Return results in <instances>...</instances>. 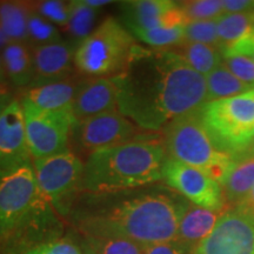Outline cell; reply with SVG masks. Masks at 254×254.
I'll list each match as a JSON object with an SVG mask.
<instances>
[{
	"instance_id": "cell-28",
	"label": "cell",
	"mask_w": 254,
	"mask_h": 254,
	"mask_svg": "<svg viewBox=\"0 0 254 254\" xmlns=\"http://www.w3.org/2000/svg\"><path fill=\"white\" fill-rule=\"evenodd\" d=\"M32 7V6H31ZM28 43H33V47L49 45L62 41V36L55 25L46 20L32 9L28 18Z\"/></svg>"
},
{
	"instance_id": "cell-10",
	"label": "cell",
	"mask_w": 254,
	"mask_h": 254,
	"mask_svg": "<svg viewBox=\"0 0 254 254\" xmlns=\"http://www.w3.org/2000/svg\"><path fill=\"white\" fill-rule=\"evenodd\" d=\"M135 135L136 126L116 110L77 122L71 136L90 155L98 150L134 141Z\"/></svg>"
},
{
	"instance_id": "cell-3",
	"label": "cell",
	"mask_w": 254,
	"mask_h": 254,
	"mask_svg": "<svg viewBox=\"0 0 254 254\" xmlns=\"http://www.w3.org/2000/svg\"><path fill=\"white\" fill-rule=\"evenodd\" d=\"M166 159L164 146L151 141L98 150L85 161L80 187L92 193H112L159 182Z\"/></svg>"
},
{
	"instance_id": "cell-24",
	"label": "cell",
	"mask_w": 254,
	"mask_h": 254,
	"mask_svg": "<svg viewBox=\"0 0 254 254\" xmlns=\"http://www.w3.org/2000/svg\"><path fill=\"white\" fill-rule=\"evenodd\" d=\"M217 26L219 41H220L219 51L232 46L254 30L251 12L222 14L220 18L217 19Z\"/></svg>"
},
{
	"instance_id": "cell-26",
	"label": "cell",
	"mask_w": 254,
	"mask_h": 254,
	"mask_svg": "<svg viewBox=\"0 0 254 254\" xmlns=\"http://www.w3.org/2000/svg\"><path fill=\"white\" fill-rule=\"evenodd\" d=\"M86 251L93 254H142V246L122 238L86 236Z\"/></svg>"
},
{
	"instance_id": "cell-21",
	"label": "cell",
	"mask_w": 254,
	"mask_h": 254,
	"mask_svg": "<svg viewBox=\"0 0 254 254\" xmlns=\"http://www.w3.org/2000/svg\"><path fill=\"white\" fill-rule=\"evenodd\" d=\"M32 12L31 5L25 2H0V27L12 41H28V18Z\"/></svg>"
},
{
	"instance_id": "cell-27",
	"label": "cell",
	"mask_w": 254,
	"mask_h": 254,
	"mask_svg": "<svg viewBox=\"0 0 254 254\" xmlns=\"http://www.w3.org/2000/svg\"><path fill=\"white\" fill-rule=\"evenodd\" d=\"M142 43L155 49L182 45L185 41L184 26L172 28H152V30H136L132 32Z\"/></svg>"
},
{
	"instance_id": "cell-14",
	"label": "cell",
	"mask_w": 254,
	"mask_h": 254,
	"mask_svg": "<svg viewBox=\"0 0 254 254\" xmlns=\"http://www.w3.org/2000/svg\"><path fill=\"white\" fill-rule=\"evenodd\" d=\"M24 112L13 99L0 117V171L32 165Z\"/></svg>"
},
{
	"instance_id": "cell-9",
	"label": "cell",
	"mask_w": 254,
	"mask_h": 254,
	"mask_svg": "<svg viewBox=\"0 0 254 254\" xmlns=\"http://www.w3.org/2000/svg\"><path fill=\"white\" fill-rule=\"evenodd\" d=\"M163 180L193 205L214 212L224 211L226 199L221 185L201 171L167 157Z\"/></svg>"
},
{
	"instance_id": "cell-1",
	"label": "cell",
	"mask_w": 254,
	"mask_h": 254,
	"mask_svg": "<svg viewBox=\"0 0 254 254\" xmlns=\"http://www.w3.org/2000/svg\"><path fill=\"white\" fill-rule=\"evenodd\" d=\"M112 80L118 91L119 112L147 131L165 128L207 101L205 77L174 51L140 46L125 71Z\"/></svg>"
},
{
	"instance_id": "cell-41",
	"label": "cell",
	"mask_w": 254,
	"mask_h": 254,
	"mask_svg": "<svg viewBox=\"0 0 254 254\" xmlns=\"http://www.w3.org/2000/svg\"><path fill=\"white\" fill-rule=\"evenodd\" d=\"M5 79H6V74H5L4 65H2V58H1V53H0V81L5 82Z\"/></svg>"
},
{
	"instance_id": "cell-44",
	"label": "cell",
	"mask_w": 254,
	"mask_h": 254,
	"mask_svg": "<svg viewBox=\"0 0 254 254\" xmlns=\"http://www.w3.org/2000/svg\"><path fill=\"white\" fill-rule=\"evenodd\" d=\"M86 254H93V253H91V252H88V251H86Z\"/></svg>"
},
{
	"instance_id": "cell-36",
	"label": "cell",
	"mask_w": 254,
	"mask_h": 254,
	"mask_svg": "<svg viewBox=\"0 0 254 254\" xmlns=\"http://www.w3.org/2000/svg\"><path fill=\"white\" fill-rule=\"evenodd\" d=\"M234 209L254 222V185L245 198L241 200L239 204L234 206Z\"/></svg>"
},
{
	"instance_id": "cell-38",
	"label": "cell",
	"mask_w": 254,
	"mask_h": 254,
	"mask_svg": "<svg viewBox=\"0 0 254 254\" xmlns=\"http://www.w3.org/2000/svg\"><path fill=\"white\" fill-rule=\"evenodd\" d=\"M11 39H9V38L6 36V33L4 31L1 30V27H0V50H4L6 46L8 45L9 43H11Z\"/></svg>"
},
{
	"instance_id": "cell-25",
	"label": "cell",
	"mask_w": 254,
	"mask_h": 254,
	"mask_svg": "<svg viewBox=\"0 0 254 254\" xmlns=\"http://www.w3.org/2000/svg\"><path fill=\"white\" fill-rule=\"evenodd\" d=\"M71 4V15L67 25L64 27V31L71 36L74 41L82 40L90 37L93 32L95 19H97V9L92 8L82 0L69 1Z\"/></svg>"
},
{
	"instance_id": "cell-17",
	"label": "cell",
	"mask_w": 254,
	"mask_h": 254,
	"mask_svg": "<svg viewBox=\"0 0 254 254\" xmlns=\"http://www.w3.org/2000/svg\"><path fill=\"white\" fill-rule=\"evenodd\" d=\"M254 185V140L232 155L230 170L221 183L225 199L228 204L236 206L245 198Z\"/></svg>"
},
{
	"instance_id": "cell-20",
	"label": "cell",
	"mask_w": 254,
	"mask_h": 254,
	"mask_svg": "<svg viewBox=\"0 0 254 254\" xmlns=\"http://www.w3.org/2000/svg\"><path fill=\"white\" fill-rule=\"evenodd\" d=\"M6 78L18 87L30 86L33 79V58L27 44L11 41L1 51Z\"/></svg>"
},
{
	"instance_id": "cell-18",
	"label": "cell",
	"mask_w": 254,
	"mask_h": 254,
	"mask_svg": "<svg viewBox=\"0 0 254 254\" xmlns=\"http://www.w3.org/2000/svg\"><path fill=\"white\" fill-rule=\"evenodd\" d=\"M222 213L224 211H209L192 202L184 201L177 240L182 241L193 251L211 234Z\"/></svg>"
},
{
	"instance_id": "cell-39",
	"label": "cell",
	"mask_w": 254,
	"mask_h": 254,
	"mask_svg": "<svg viewBox=\"0 0 254 254\" xmlns=\"http://www.w3.org/2000/svg\"><path fill=\"white\" fill-rule=\"evenodd\" d=\"M12 97H6V98H0V117L4 113V111L7 109V106L12 103Z\"/></svg>"
},
{
	"instance_id": "cell-13",
	"label": "cell",
	"mask_w": 254,
	"mask_h": 254,
	"mask_svg": "<svg viewBox=\"0 0 254 254\" xmlns=\"http://www.w3.org/2000/svg\"><path fill=\"white\" fill-rule=\"evenodd\" d=\"M126 27L129 31L172 28L189 23L180 2L171 0H135L122 2Z\"/></svg>"
},
{
	"instance_id": "cell-11",
	"label": "cell",
	"mask_w": 254,
	"mask_h": 254,
	"mask_svg": "<svg viewBox=\"0 0 254 254\" xmlns=\"http://www.w3.org/2000/svg\"><path fill=\"white\" fill-rule=\"evenodd\" d=\"M85 163L71 151L53 157L34 159L37 183L47 201L56 204L81 186Z\"/></svg>"
},
{
	"instance_id": "cell-8",
	"label": "cell",
	"mask_w": 254,
	"mask_h": 254,
	"mask_svg": "<svg viewBox=\"0 0 254 254\" xmlns=\"http://www.w3.org/2000/svg\"><path fill=\"white\" fill-rule=\"evenodd\" d=\"M19 101L24 112L28 148L33 160L69 151V136L77 123L71 110L45 111L23 99Z\"/></svg>"
},
{
	"instance_id": "cell-43",
	"label": "cell",
	"mask_w": 254,
	"mask_h": 254,
	"mask_svg": "<svg viewBox=\"0 0 254 254\" xmlns=\"http://www.w3.org/2000/svg\"><path fill=\"white\" fill-rule=\"evenodd\" d=\"M250 58H251V59H252V60H253V62H254V53H253V55H252V56H251V57H250Z\"/></svg>"
},
{
	"instance_id": "cell-7",
	"label": "cell",
	"mask_w": 254,
	"mask_h": 254,
	"mask_svg": "<svg viewBox=\"0 0 254 254\" xmlns=\"http://www.w3.org/2000/svg\"><path fill=\"white\" fill-rule=\"evenodd\" d=\"M47 199L32 165L0 171V238H7L45 212Z\"/></svg>"
},
{
	"instance_id": "cell-6",
	"label": "cell",
	"mask_w": 254,
	"mask_h": 254,
	"mask_svg": "<svg viewBox=\"0 0 254 254\" xmlns=\"http://www.w3.org/2000/svg\"><path fill=\"white\" fill-rule=\"evenodd\" d=\"M198 112L206 131L224 153L232 157L254 140V94L251 91L207 101Z\"/></svg>"
},
{
	"instance_id": "cell-12",
	"label": "cell",
	"mask_w": 254,
	"mask_h": 254,
	"mask_svg": "<svg viewBox=\"0 0 254 254\" xmlns=\"http://www.w3.org/2000/svg\"><path fill=\"white\" fill-rule=\"evenodd\" d=\"M192 254H254V222L234 208L224 212Z\"/></svg>"
},
{
	"instance_id": "cell-5",
	"label": "cell",
	"mask_w": 254,
	"mask_h": 254,
	"mask_svg": "<svg viewBox=\"0 0 254 254\" xmlns=\"http://www.w3.org/2000/svg\"><path fill=\"white\" fill-rule=\"evenodd\" d=\"M164 133L165 150L170 158L201 171L221 185L232 157L217 147L198 111L174 119L165 127Z\"/></svg>"
},
{
	"instance_id": "cell-15",
	"label": "cell",
	"mask_w": 254,
	"mask_h": 254,
	"mask_svg": "<svg viewBox=\"0 0 254 254\" xmlns=\"http://www.w3.org/2000/svg\"><path fill=\"white\" fill-rule=\"evenodd\" d=\"M77 47L75 43L63 41L32 47L33 79L28 88L39 87L71 78Z\"/></svg>"
},
{
	"instance_id": "cell-16",
	"label": "cell",
	"mask_w": 254,
	"mask_h": 254,
	"mask_svg": "<svg viewBox=\"0 0 254 254\" xmlns=\"http://www.w3.org/2000/svg\"><path fill=\"white\" fill-rule=\"evenodd\" d=\"M116 110H118V91L112 78L82 80L71 107L75 122Z\"/></svg>"
},
{
	"instance_id": "cell-34",
	"label": "cell",
	"mask_w": 254,
	"mask_h": 254,
	"mask_svg": "<svg viewBox=\"0 0 254 254\" xmlns=\"http://www.w3.org/2000/svg\"><path fill=\"white\" fill-rule=\"evenodd\" d=\"M193 251L179 240L142 246V254H192Z\"/></svg>"
},
{
	"instance_id": "cell-30",
	"label": "cell",
	"mask_w": 254,
	"mask_h": 254,
	"mask_svg": "<svg viewBox=\"0 0 254 254\" xmlns=\"http://www.w3.org/2000/svg\"><path fill=\"white\" fill-rule=\"evenodd\" d=\"M184 33H185V41L206 44L218 49L220 46L217 20L189 21L184 26Z\"/></svg>"
},
{
	"instance_id": "cell-37",
	"label": "cell",
	"mask_w": 254,
	"mask_h": 254,
	"mask_svg": "<svg viewBox=\"0 0 254 254\" xmlns=\"http://www.w3.org/2000/svg\"><path fill=\"white\" fill-rule=\"evenodd\" d=\"M84 1V4H86L87 6H90L92 8H99V7H103L105 5H109V4H112L113 1H111V0H82Z\"/></svg>"
},
{
	"instance_id": "cell-42",
	"label": "cell",
	"mask_w": 254,
	"mask_h": 254,
	"mask_svg": "<svg viewBox=\"0 0 254 254\" xmlns=\"http://www.w3.org/2000/svg\"><path fill=\"white\" fill-rule=\"evenodd\" d=\"M251 14H252V19H253V25H254V9L252 12H251Z\"/></svg>"
},
{
	"instance_id": "cell-31",
	"label": "cell",
	"mask_w": 254,
	"mask_h": 254,
	"mask_svg": "<svg viewBox=\"0 0 254 254\" xmlns=\"http://www.w3.org/2000/svg\"><path fill=\"white\" fill-rule=\"evenodd\" d=\"M32 9L51 23L65 27L71 15V4L60 0H44L34 2Z\"/></svg>"
},
{
	"instance_id": "cell-23",
	"label": "cell",
	"mask_w": 254,
	"mask_h": 254,
	"mask_svg": "<svg viewBox=\"0 0 254 254\" xmlns=\"http://www.w3.org/2000/svg\"><path fill=\"white\" fill-rule=\"evenodd\" d=\"M177 53L182 56L190 68L204 77L222 64V56L218 47L206 44L184 41L182 45H179Z\"/></svg>"
},
{
	"instance_id": "cell-40",
	"label": "cell",
	"mask_w": 254,
	"mask_h": 254,
	"mask_svg": "<svg viewBox=\"0 0 254 254\" xmlns=\"http://www.w3.org/2000/svg\"><path fill=\"white\" fill-rule=\"evenodd\" d=\"M6 97H12L9 88L5 82L0 81V98H6Z\"/></svg>"
},
{
	"instance_id": "cell-29",
	"label": "cell",
	"mask_w": 254,
	"mask_h": 254,
	"mask_svg": "<svg viewBox=\"0 0 254 254\" xmlns=\"http://www.w3.org/2000/svg\"><path fill=\"white\" fill-rule=\"evenodd\" d=\"M189 21L217 20L224 12L222 0H193L180 2Z\"/></svg>"
},
{
	"instance_id": "cell-33",
	"label": "cell",
	"mask_w": 254,
	"mask_h": 254,
	"mask_svg": "<svg viewBox=\"0 0 254 254\" xmlns=\"http://www.w3.org/2000/svg\"><path fill=\"white\" fill-rule=\"evenodd\" d=\"M23 254H82V252L71 241L63 239L40 244Z\"/></svg>"
},
{
	"instance_id": "cell-35",
	"label": "cell",
	"mask_w": 254,
	"mask_h": 254,
	"mask_svg": "<svg viewBox=\"0 0 254 254\" xmlns=\"http://www.w3.org/2000/svg\"><path fill=\"white\" fill-rule=\"evenodd\" d=\"M222 4L225 13H247L254 9L252 0H222Z\"/></svg>"
},
{
	"instance_id": "cell-22",
	"label": "cell",
	"mask_w": 254,
	"mask_h": 254,
	"mask_svg": "<svg viewBox=\"0 0 254 254\" xmlns=\"http://www.w3.org/2000/svg\"><path fill=\"white\" fill-rule=\"evenodd\" d=\"M205 79L206 88H207V97H206L207 101L227 99V98L237 97V95L247 93L253 90L252 86L239 80L236 75L232 74L224 64H221L213 72L206 75Z\"/></svg>"
},
{
	"instance_id": "cell-2",
	"label": "cell",
	"mask_w": 254,
	"mask_h": 254,
	"mask_svg": "<svg viewBox=\"0 0 254 254\" xmlns=\"http://www.w3.org/2000/svg\"><path fill=\"white\" fill-rule=\"evenodd\" d=\"M184 201L161 193L142 194L81 219L86 236L122 238L141 246L177 240Z\"/></svg>"
},
{
	"instance_id": "cell-4",
	"label": "cell",
	"mask_w": 254,
	"mask_h": 254,
	"mask_svg": "<svg viewBox=\"0 0 254 254\" xmlns=\"http://www.w3.org/2000/svg\"><path fill=\"white\" fill-rule=\"evenodd\" d=\"M140 49L134 37L116 18L109 17L78 44L74 67L93 78H112L126 69Z\"/></svg>"
},
{
	"instance_id": "cell-19",
	"label": "cell",
	"mask_w": 254,
	"mask_h": 254,
	"mask_svg": "<svg viewBox=\"0 0 254 254\" xmlns=\"http://www.w3.org/2000/svg\"><path fill=\"white\" fill-rule=\"evenodd\" d=\"M82 79L68 78L43 86L28 88L21 99L45 111L71 110Z\"/></svg>"
},
{
	"instance_id": "cell-32",
	"label": "cell",
	"mask_w": 254,
	"mask_h": 254,
	"mask_svg": "<svg viewBox=\"0 0 254 254\" xmlns=\"http://www.w3.org/2000/svg\"><path fill=\"white\" fill-rule=\"evenodd\" d=\"M222 64L239 80L254 88V62L252 59L240 55L222 56Z\"/></svg>"
}]
</instances>
